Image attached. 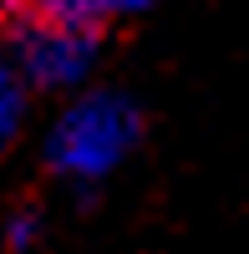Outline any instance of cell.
I'll return each instance as SVG.
<instances>
[{"label":"cell","mask_w":249,"mask_h":254,"mask_svg":"<svg viewBox=\"0 0 249 254\" xmlns=\"http://www.w3.org/2000/svg\"><path fill=\"white\" fill-rule=\"evenodd\" d=\"M97 36L92 26H71V20H51V15H26L15 31V66L20 76L41 92H66L97 61Z\"/></svg>","instance_id":"cell-2"},{"label":"cell","mask_w":249,"mask_h":254,"mask_svg":"<svg viewBox=\"0 0 249 254\" xmlns=\"http://www.w3.org/2000/svg\"><path fill=\"white\" fill-rule=\"evenodd\" d=\"M132 137H137V112L122 97L97 92V97L71 102L56 117L46 137V158L61 178L87 183V178H102L107 168H117V158L132 147Z\"/></svg>","instance_id":"cell-1"},{"label":"cell","mask_w":249,"mask_h":254,"mask_svg":"<svg viewBox=\"0 0 249 254\" xmlns=\"http://www.w3.org/2000/svg\"><path fill=\"white\" fill-rule=\"evenodd\" d=\"M26 87L31 81L20 76L15 61H0V153L15 142L20 122H26Z\"/></svg>","instance_id":"cell-3"},{"label":"cell","mask_w":249,"mask_h":254,"mask_svg":"<svg viewBox=\"0 0 249 254\" xmlns=\"http://www.w3.org/2000/svg\"><path fill=\"white\" fill-rule=\"evenodd\" d=\"M97 5H102V15H132V10H142V5H148V0H97Z\"/></svg>","instance_id":"cell-5"},{"label":"cell","mask_w":249,"mask_h":254,"mask_svg":"<svg viewBox=\"0 0 249 254\" xmlns=\"http://www.w3.org/2000/svg\"><path fill=\"white\" fill-rule=\"evenodd\" d=\"M36 234H41V224H36V214H10V229H5V249L10 254H26L31 244H36Z\"/></svg>","instance_id":"cell-4"},{"label":"cell","mask_w":249,"mask_h":254,"mask_svg":"<svg viewBox=\"0 0 249 254\" xmlns=\"http://www.w3.org/2000/svg\"><path fill=\"white\" fill-rule=\"evenodd\" d=\"M36 5V0H0V26H10V20H20V15H26Z\"/></svg>","instance_id":"cell-6"}]
</instances>
